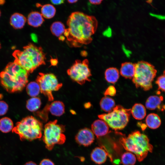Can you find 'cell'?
<instances>
[{"mask_svg": "<svg viewBox=\"0 0 165 165\" xmlns=\"http://www.w3.org/2000/svg\"><path fill=\"white\" fill-rule=\"evenodd\" d=\"M13 128V123L9 118L5 117L0 119V130L2 132L8 133L12 130Z\"/></svg>", "mask_w": 165, "mask_h": 165, "instance_id": "cb8c5ba5", "label": "cell"}, {"mask_svg": "<svg viewBox=\"0 0 165 165\" xmlns=\"http://www.w3.org/2000/svg\"><path fill=\"white\" fill-rule=\"evenodd\" d=\"M87 59L82 61L76 60L67 71L68 75L74 81L80 85H83L86 81L90 82L91 76Z\"/></svg>", "mask_w": 165, "mask_h": 165, "instance_id": "30bf717a", "label": "cell"}, {"mask_svg": "<svg viewBox=\"0 0 165 165\" xmlns=\"http://www.w3.org/2000/svg\"><path fill=\"white\" fill-rule=\"evenodd\" d=\"M145 122L147 126L152 129H157L161 124V119L159 116L155 113L148 114L146 117Z\"/></svg>", "mask_w": 165, "mask_h": 165, "instance_id": "ffe728a7", "label": "cell"}, {"mask_svg": "<svg viewBox=\"0 0 165 165\" xmlns=\"http://www.w3.org/2000/svg\"><path fill=\"white\" fill-rule=\"evenodd\" d=\"M65 29L64 24L59 21L53 22L50 27V30L52 33L55 36L58 37L64 33Z\"/></svg>", "mask_w": 165, "mask_h": 165, "instance_id": "d4e9b609", "label": "cell"}, {"mask_svg": "<svg viewBox=\"0 0 165 165\" xmlns=\"http://www.w3.org/2000/svg\"><path fill=\"white\" fill-rule=\"evenodd\" d=\"M24 165H37L35 163L32 161H29L25 163Z\"/></svg>", "mask_w": 165, "mask_h": 165, "instance_id": "f35d334b", "label": "cell"}, {"mask_svg": "<svg viewBox=\"0 0 165 165\" xmlns=\"http://www.w3.org/2000/svg\"><path fill=\"white\" fill-rule=\"evenodd\" d=\"M105 78L108 82L114 84L118 80L119 77L118 70L116 68L111 67L105 71Z\"/></svg>", "mask_w": 165, "mask_h": 165, "instance_id": "7402d4cb", "label": "cell"}, {"mask_svg": "<svg viewBox=\"0 0 165 165\" xmlns=\"http://www.w3.org/2000/svg\"><path fill=\"white\" fill-rule=\"evenodd\" d=\"M31 37L32 40L35 42L37 43L38 42V38L37 35L32 33L31 35Z\"/></svg>", "mask_w": 165, "mask_h": 165, "instance_id": "836d02e7", "label": "cell"}, {"mask_svg": "<svg viewBox=\"0 0 165 165\" xmlns=\"http://www.w3.org/2000/svg\"><path fill=\"white\" fill-rule=\"evenodd\" d=\"M158 86V90L165 93V70L163 74L159 76L155 82Z\"/></svg>", "mask_w": 165, "mask_h": 165, "instance_id": "f1b7e54d", "label": "cell"}, {"mask_svg": "<svg viewBox=\"0 0 165 165\" xmlns=\"http://www.w3.org/2000/svg\"><path fill=\"white\" fill-rule=\"evenodd\" d=\"M135 71V64L130 62H126L122 64L120 69V74L125 78L132 79Z\"/></svg>", "mask_w": 165, "mask_h": 165, "instance_id": "9a60e30c", "label": "cell"}, {"mask_svg": "<svg viewBox=\"0 0 165 165\" xmlns=\"http://www.w3.org/2000/svg\"><path fill=\"white\" fill-rule=\"evenodd\" d=\"M163 100L162 96H151L147 99L145 102L146 107L150 110L160 108V105Z\"/></svg>", "mask_w": 165, "mask_h": 165, "instance_id": "d6986e66", "label": "cell"}, {"mask_svg": "<svg viewBox=\"0 0 165 165\" xmlns=\"http://www.w3.org/2000/svg\"><path fill=\"white\" fill-rule=\"evenodd\" d=\"M56 9L54 7L50 4H45L41 8V14L43 17L46 19L53 18L55 15Z\"/></svg>", "mask_w": 165, "mask_h": 165, "instance_id": "603a6c76", "label": "cell"}, {"mask_svg": "<svg viewBox=\"0 0 165 165\" xmlns=\"http://www.w3.org/2000/svg\"><path fill=\"white\" fill-rule=\"evenodd\" d=\"M59 38L60 40L63 41L65 39V37L64 36L61 35L59 37Z\"/></svg>", "mask_w": 165, "mask_h": 165, "instance_id": "60d3db41", "label": "cell"}, {"mask_svg": "<svg viewBox=\"0 0 165 165\" xmlns=\"http://www.w3.org/2000/svg\"><path fill=\"white\" fill-rule=\"evenodd\" d=\"M149 141L146 135L137 130L119 139L120 143L124 148L134 154L139 162L142 161L148 152H152L153 147Z\"/></svg>", "mask_w": 165, "mask_h": 165, "instance_id": "277c9868", "label": "cell"}, {"mask_svg": "<svg viewBox=\"0 0 165 165\" xmlns=\"http://www.w3.org/2000/svg\"><path fill=\"white\" fill-rule=\"evenodd\" d=\"M81 54L82 56H86L87 54V53H86V52L85 51H82L81 53Z\"/></svg>", "mask_w": 165, "mask_h": 165, "instance_id": "b9f144b4", "label": "cell"}, {"mask_svg": "<svg viewBox=\"0 0 165 165\" xmlns=\"http://www.w3.org/2000/svg\"><path fill=\"white\" fill-rule=\"evenodd\" d=\"M78 0H69L68 1V2L70 3H75Z\"/></svg>", "mask_w": 165, "mask_h": 165, "instance_id": "ab89813d", "label": "cell"}, {"mask_svg": "<svg viewBox=\"0 0 165 165\" xmlns=\"http://www.w3.org/2000/svg\"><path fill=\"white\" fill-rule=\"evenodd\" d=\"M12 55L15 58L14 61L29 73L32 72L39 66L45 64V54L42 48L31 43L24 46L22 51L15 50Z\"/></svg>", "mask_w": 165, "mask_h": 165, "instance_id": "3957f363", "label": "cell"}, {"mask_svg": "<svg viewBox=\"0 0 165 165\" xmlns=\"http://www.w3.org/2000/svg\"><path fill=\"white\" fill-rule=\"evenodd\" d=\"M135 65L133 82L137 88L140 87L145 91L149 90L152 88V82L157 73L154 66L143 61H139Z\"/></svg>", "mask_w": 165, "mask_h": 165, "instance_id": "8992f818", "label": "cell"}, {"mask_svg": "<svg viewBox=\"0 0 165 165\" xmlns=\"http://www.w3.org/2000/svg\"><path fill=\"white\" fill-rule=\"evenodd\" d=\"M131 114L135 119L141 120L146 116V109L143 105L140 103H136L131 109Z\"/></svg>", "mask_w": 165, "mask_h": 165, "instance_id": "ac0fdd59", "label": "cell"}, {"mask_svg": "<svg viewBox=\"0 0 165 165\" xmlns=\"http://www.w3.org/2000/svg\"><path fill=\"white\" fill-rule=\"evenodd\" d=\"M0 165H1L0 164Z\"/></svg>", "mask_w": 165, "mask_h": 165, "instance_id": "bcb514c9", "label": "cell"}, {"mask_svg": "<svg viewBox=\"0 0 165 165\" xmlns=\"http://www.w3.org/2000/svg\"><path fill=\"white\" fill-rule=\"evenodd\" d=\"M51 2L53 5H58L61 4L64 2V0H51Z\"/></svg>", "mask_w": 165, "mask_h": 165, "instance_id": "e575fe53", "label": "cell"}, {"mask_svg": "<svg viewBox=\"0 0 165 165\" xmlns=\"http://www.w3.org/2000/svg\"><path fill=\"white\" fill-rule=\"evenodd\" d=\"M130 114L131 109H127L119 105L115 106L111 112L98 116L100 119L105 122L109 127L117 130H122L126 127Z\"/></svg>", "mask_w": 165, "mask_h": 165, "instance_id": "52a82bcc", "label": "cell"}, {"mask_svg": "<svg viewBox=\"0 0 165 165\" xmlns=\"http://www.w3.org/2000/svg\"><path fill=\"white\" fill-rule=\"evenodd\" d=\"M116 94V90L115 87L113 86H110L106 89L104 94L105 96L109 95L114 96Z\"/></svg>", "mask_w": 165, "mask_h": 165, "instance_id": "f546056e", "label": "cell"}, {"mask_svg": "<svg viewBox=\"0 0 165 165\" xmlns=\"http://www.w3.org/2000/svg\"><path fill=\"white\" fill-rule=\"evenodd\" d=\"M36 82L39 86L40 92L48 98L49 101L54 99L53 91L58 90L62 86V83H59L55 75L52 73H39Z\"/></svg>", "mask_w": 165, "mask_h": 165, "instance_id": "9c48e42d", "label": "cell"}, {"mask_svg": "<svg viewBox=\"0 0 165 165\" xmlns=\"http://www.w3.org/2000/svg\"><path fill=\"white\" fill-rule=\"evenodd\" d=\"M123 51L125 53H126V55L127 56H130V52L128 50H126V49L124 47V48H123Z\"/></svg>", "mask_w": 165, "mask_h": 165, "instance_id": "74e56055", "label": "cell"}, {"mask_svg": "<svg viewBox=\"0 0 165 165\" xmlns=\"http://www.w3.org/2000/svg\"><path fill=\"white\" fill-rule=\"evenodd\" d=\"M97 24L94 17L79 12H74L68 17L67 21L68 28L64 34L71 46L80 47L91 42Z\"/></svg>", "mask_w": 165, "mask_h": 165, "instance_id": "6da1fadb", "label": "cell"}, {"mask_svg": "<svg viewBox=\"0 0 165 165\" xmlns=\"http://www.w3.org/2000/svg\"><path fill=\"white\" fill-rule=\"evenodd\" d=\"M103 34L105 36L110 37L112 35V31L111 28L108 27L103 32Z\"/></svg>", "mask_w": 165, "mask_h": 165, "instance_id": "d6a6232c", "label": "cell"}, {"mask_svg": "<svg viewBox=\"0 0 165 165\" xmlns=\"http://www.w3.org/2000/svg\"><path fill=\"white\" fill-rule=\"evenodd\" d=\"M26 91L28 95L32 97H35L40 92L39 86L36 82H32L28 84Z\"/></svg>", "mask_w": 165, "mask_h": 165, "instance_id": "4316f807", "label": "cell"}, {"mask_svg": "<svg viewBox=\"0 0 165 165\" xmlns=\"http://www.w3.org/2000/svg\"><path fill=\"white\" fill-rule=\"evenodd\" d=\"M42 130V123L30 116L17 123L12 131L19 135L21 141H32L41 137Z\"/></svg>", "mask_w": 165, "mask_h": 165, "instance_id": "5b68a950", "label": "cell"}, {"mask_svg": "<svg viewBox=\"0 0 165 165\" xmlns=\"http://www.w3.org/2000/svg\"><path fill=\"white\" fill-rule=\"evenodd\" d=\"M0 47H1V45H0Z\"/></svg>", "mask_w": 165, "mask_h": 165, "instance_id": "f6af8a7d", "label": "cell"}, {"mask_svg": "<svg viewBox=\"0 0 165 165\" xmlns=\"http://www.w3.org/2000/svg\"><path fill=\"white\" fill-rule=\"evenodd\" d=\"M91 130L97 138L104 136L109 132V126L104 120L100 119L94 121L91 125Z\"/></svg>", "mask_w": 165, "mask_h": 165, "instance_id": "7c38bea8", "label": "cell"}, {"mask_svg": "<svg viewBox=\"0 0 165 165\" xmlns=\"http://www.w3.org/2000/svg\"><path fill=\"white\" fill-rule=\"evenodd\" d=\"M102 1L101 0H90V3L93 5H98L100 4Z\"/></svg>", "mask_w": 165, "mask_h": 165, "instance_id": "d590c367", "label": "cell"}, {"mask_svg": "<svg viewBox=\"0 0 165 165\" xmlns=\"http://www.w3.org/2000/svg\"><path fill=\"white\" fill-rule=\"evenodd\" d=\"M100 105L102 110L109 113L111 112L115 107V103L112 98L105 96L101 100Z\"/></svg>", "mask_w": 165, "mask_h": 165, "instance_id": "44dd1931", "label": "cell"}, {"mask_svg": "<svg viewBox=\"0 0 165 165\" xmlns=\"http://www.w3.org/2000/svg\"><path fill=\"white\" fill-rule=\"evenodd\" d=\"M57 120L50 121L45 126L42 139L46 148L52 150L56 144H63L66 140L64 134L65 126L57 124Z\"/></svg>", "mask_w": 165, "mask_h": 165, "instance_id": "ba28073f", "label": "cell"}, {"mask_svg": "<svg viewBox=\"0 0 165 165\" xmlns=\"http://www.w3.org/2000/svg\"><path fill=\"white\" fill-rule=\"evenodd\" d=\"M39 165H54L53 162L49 159H45L43 160Z\"/></svg>", "mask_w": 165, "mask_h": 165, "instance_id": "1f68e13d", "label": "cell"}, {"mask_svg": "<svg viewBox=\"0 0 165 165\" xmlns=\"http://www.w3.org/2000/svg\"><path fill=\"white\" fill-rule=\"evenodd\" d=\"M58 61L57 60L55 59H51L50 60V63L53 66L56 65Z\"/></svg>", "mask_w": 165, "mask_h": 165, "instance_id": "8d00e7d4", "label": "cell"}, {"mask_svg": "<svg viewBox=\"0 0 165 165\" xmlns=\"http://www.w3.org/2000/svg\"><path fill=\"white\" fill-rule=\"evenodd\" d=\"M108 156V153L104 149L101 147H97L92 151L90 157L95 163L101 164L106 161Z\"/></svg>", "mask_w": 165, "mask_h": 165, "instance_id": "4fadbf2b", "label": "cell"}, {"mask_svg": "<svg viewBox=\"0 0 165 165\" xmlns=\"http://www.w3.org/2000/svg\"><path fill=\"white\" fill-rule=\"evenodd\" d=\"M1 11L0 10V16H1Z\"/></svg>", "mask_w": 165, "mask_h": 165, "instance_id": "ee69618b", "label": "cell"}, {"mask_svg": "<svg viewBox=\"0 0 165 165\" xmlns=\"http://www.w3.org/2000/svg\"><path fill=\"white\" fill-rule=\"evenodd\" d=\"M41 105L40 99L38 97H32L28 99L26 103L27 109L31 112H35L40 108Z\"/></svg>", "mask_w": 165, "mask_h": 165, "instance_id": "83f0119b", "label": "cell"}, {"mask_svg": "<svg viewBox=\"0 0 165 165\" xmlns=\"http://www.w3.org/2000/svg\"><path fill=\"white\" fill-rule=\"evenodd\" d=\"M47 110L53 115L60 116L64 112L65 106L64 103L60 101H55L46 107Z\"/></svg>", "mask_w": 165, "mask_h": 165, "instance_id": "2e32d148", "label": "cell"}, {"mask_svg": "<svg viewBox=\"0 0 165 165\" xmlns=\"http://www.w3.org/2000/svg\"><path fill=\"white\" fill-rule=\"evenodd\" d=\"M29 74L17 63L10 62L0 74L1 84L9 92L20 91L28 83Z\"/></svg>", "mask_w": 165, "mask_h": 165, "instance_id": "7a4b0ae2", "label": "cell"}, {"mask_svg": "<svg viewBox=\"0 0 165 165\" xmlns=\"http://www.w3.org/2000/svg\"><path fill=\"white\" fill-rule=\"evenodd\" d=\"M26 21L27 19L24 15L20 13H16L11 16L10 23L14 28L19 29L24 27Z\"/></svg>", "mask_w": 165, "mask_h": 165, "instance_id": "5bb4252c", "label": "cell"}, {"mask_svg": "<svg viewBox=\"0 0 165 165\" xmlns=\"http://www.w3.org/2000/svg\"><path fill=\"white\" fill-rule=\"evenodd\" d=\"M75 139L79 145L88 146L94 141V134L91 130L85 128L79 131L75 136Z\"/></svg>", "mask_w": 165, "mask_h": 165, "instance_id": "8fae6325", "label": "cell"}, {"mask_svg": "<svg viewBox=\"0 0 165 165\" xmlns=\"http://www.w3.org/2000/svg\"><path fill=\"white\" fill-rule=\"evenodd\" d=\"M136 158L134 154L127 151L122 155L121 160L123 165H134L136 163Z\"/></svg>", "mask_w": 165, "mask_h": 165, "instance_id": "484cf974", "label": "cell"}, {"mask_svg": "<svg viewBox=\"0 0 165 165\" xmlns=\"http://www.w3.org/2000/svg\"><path fill=\"white\" fill-rule=\"evenodd\" d=\"M8 108V105L6 102L0 101V116L5 115L7 112Z\"/></svg>", "mask_w": 165, "mask_h": 165, "instance_id": "4dcf8cb0", "label": "cell"}, {"mask_svg": "<svg viewBox=\"0 0 165 165\" xmlns=\"http://www.w3.org/2000/svg\"><path fill=\"white\" fill-rule=\"evenodd\" d=\"M28 24L34 27L40 26L44 21L41 14L36 11L32 12L28 15L27 18Z\"/></svg>", "mask_w": 165, "mask_h": 165, "instance_id": "e0dca14e", "label": "cell"}, {"mask_svg": "<svg viewBox=\"0 0 165 165\" xmlns=\"http://www.w3.org/2000/svg\"><path fill=\"white\" fill-rule=\"evenodd\" d=\"M5 2V1L4 0H0V5H3Z\"/></svg>", "mask_w": 165, "mask_h": 165, "instance_id": "7bdbcfd3", "label": "cell"}]
</instances>
